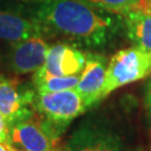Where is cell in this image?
<instances>
[{"instance_id":"cell-1","label":"cell","mask_w":151,"mask_h":151,"mask_svg":"<svg viewBox=\"0 0 151 151\" xmlns=\"http://www.w3.org/2000/svg\"><path fill=\"white\" fill-rule=\"evenodd\" d=\"M44 35L58 36L86 47H101L111 39L116 22L105 11L81 0H44L35 12Z\"/></svg>"},{"instance_id":"cell-2","label":"cell","mask_w":151,"mask_h":151,"mask_svg":"<svg viewBox=\"0 0 151 151\" xmlns=\"http://www.w3.org/2000/svg\"><path fill=\"white\" fill-rule=\"evenodd\" d=\"M151 74V52L138 46L121 49L111 57L106 67L101 100L113 91Z\"/></svg>"},{"instance_id":"cell-3","label":"cell","mask_w":151,"mask_h":151,"mask_svg":"<svg viewBox=\"0 0 151 151\" xmlns=\"http://www.w3.org/2000/svg\"><path fill=\"white\" fill-rule=\"evenodd\" d=\"M64 131L35 112L32 118L10 125V143L20 151H49L57 148Z\"/></svg>"},{"instance_id":"cell-4","label":"cell","mask_w":151,"mask_h":151,"mask_svg":"<svg viewBox=\"0 0 151 151\" xmlns=\"http://www.w3.org/2000/svg\"><path fill=\"white\" fill-rule=\"evenodd\" d=\"M32 108L35 112L63 130L87 110L84 100L74 88L58 92H36Z\"/></svg>"},{"instance_id":"cell-5","label":"cell","mask_w":151,"mask_h":151,"mask_svg":"<svg viewBox=\"0 0 151 151\" xmlns=\"http://www.w3.org/2000/svg\"><path fill=\"white\" fill-rule=\"evenodd\" d=\"M36 91L16 78L0 76V113L9 127L35 114L32 102Z\"/></svg>"},{"instance_id":"cell-6","label":"cell","mask_w":151,"mask_h":151,"mask_svg":"<svg viewBox=\"0 0 151 151\" xmlns=\"http://www.w3.org/2000/svg\"><path fill=\"white\" fill-rule=\"evenodd\" d=\"M49 46L43 37H34L11 43L9 67L16 75L35 73L43 67Z\"/></svg>"},{"instance_id":"cell-7","label":"cell","mask_w":151,"mask_h":151,"mask_svg":"<svg viewBox=\"0 0 151 151\" xmlns=\"http://www.w3.org/2000/svg\"><path fill=\"white\" fill-rule=\"evenodd\" d=\"M86 63V53L72 44H55L49 46L43 68L55 76H70L81 74Z\"/></svg>"},{"instance_id":"cell-8","label":"cell","mask_w":151,"mask_h":151,"mask_svg":"<svg viewBox=\"0 0 151 151\" xmlns=\"http://www.w3.org/2000/svg\"><path fill=\"white\" fill-rule=\"evenodd\" d=\"M106 64L108 62L105 56L95 53H86V63L75 90L84 100L87 109L101 101V92L108 67Z\"/></svg>"},{"instance_id":"cell-9","label":"cell","mask_w":151,"mask_h":151,"mask_svg":"<svg viewBox=\"0 0 151 151\" xmlns=\"http://www.w3.org/2000/svg\"><path fill=\"white\" fill-rule=\"evenodd\" d=\"M66 151H122L119 137L105 128L87 124L76 130L67 141Z\"/></svg>"},{"instance_id":"cell-10","label":"cell","mask_w":151,"mask_h":151,"mask_svg":"<svg viewBox=\"0 0 151 151\" xmlns=\"http://www.w3.org/2000/svg\"><path fill=\"white\" fill-rule=\"evenodd\" d=\"M43 36V28L35 18L27 19L14 12L0 10V39L16 43Z\"/></svg>"},{"instance_id":"cell-11","label":"cell","mask_w":151,"mask_h":151,"mask_svg":"<svg viewBox=\"0 0 151 151\" xmlns=\"http://www.w3.org/2000/svg\"><path fill=\"white\" fill-rule=\"evenodd\" d=\"M123 16L130 40L134 46L151 52V11L139 8L125 12Z\"/></svg>"},{"instance_id":"cell-12","label":"cell","mask_w":151,"mask_h":151,"mask_svg":"<svg viewBox=\"0 0 151 151\" xmlns=\"http://www.w3.org/2000/svg\"><path fill=\"white\" fill-rule=\"evenodd\" d=\"M80 76L81 74L70 76H55L48 74L43 68H39L32 76L34 90L39 93L72 90L77 86Z\"/></svg>"},{"instance_id":"cell-13","label":"cell","mask_w":151,"mask_h":151,"mask_svg":"<svg viewBox=\"0 0 151 151\" xmlns=\"http://www.w3.org/2000/svg\"><path fill=\"white\" fill-rule=\"evenodd\" d=\"M90 7L105 12L124 15L133 9H149V0H81Z\"/></svg>"},{"instance_id":"cell-14","label":"cell","mask_w":151,"mask_h":151,"mask_svg":"<svg viewBox=\"0 0 151 151\" xmlns=\"http://www.w3.org/2000/svg\"><path fill=\"white\" fill-rule=\"evenodd\" d=\"M10 127L5 119V116L0 113V142L10 143Z\"/></svg>"},{"instance_id":"cell-15","label":"cell","mask_w":151,"mask_h":151,"mask_svg":"<svg viewBox=\"0 0 151 151\" xmlns=\"http://www.w3.org/2000/svg\"><path fill=\"white\" fill-rule=\"evenodd\" d=\"M145 104H146L147 109L151 106V81L149 82V84L147 86L146 95H145Z\"/></svg>"},{"instance_id":"cell-16","label":"cell","mask_w":151,"mask_h":151,"mask_svg":"<svg viewBox=\"0 0 151 151\" xmlns=\"http://www.w3.org/2000/svg\"><path fill=\"white\" fill-rule=\"evenodd\" d=\"M0 151H20L18 148L11 143H1L0 142Z\"/></svg>"},{"instance_id":"cell-17","label":"cell","mask_w":151,"mask_h":151,"mask_svg":"<svg viewBox=\"0 0 151 151\" xmlns=\"http://www.w3.org/2000/svg\"><path fill=\"white\" fill-rule=\"evenodd\" d=\"M148 113H149V121H150V124H151V106L148 108Z\"/></svg>"},{"instance_id":"cell-18","label":"cell","mask_w":151,"mask_h":151,"mask_svg":"<svg viewBox=\"0 0 151 151\" xmlns=\"http://www.w3.org/2000/svg\"><path fill=\"white\" fill-rule=\"evenodd\" d=\"M24 1H40V2H42L44 0H24Z\"/></svg>"},{"instance_id":"cell-19","label":"cell","mask_w":151,"mask_h":151,"mask_svg":"<svg viewBox=\"0 0 151 151\" xmlns=\"http://www.w3.org/2000/svg\"><path fill=\"white\" fill-rule=\"evenodd\" d=\"M49 151H60L58 148H55V149H52V150H49Z\"/></svg>"},{"instance_id":"cell-20","label":"cell","mask_w":151,"mask_h":151,"mask_svg":"<svg viewBox=\"0 0 151 151\" xmlns=\"http://www.w3.org/2000/svg\"><path fill=\"white\" fill-rule=\"evenodd\" d=\"M149 10L151 11V0H149Z\"/></svg>"},{"instance_id":"cell-21","label":"cell","mask_w":151,"mask_h":151,"mask_svg":"<svg viewBox=\"0 0 151 151\" xmlns=\"http://www.w3.org/2000/svg\"><path fill=\"white\" fill-rule=\"evenodd\" d=\"M0 76H1V74H0Z\"/></svg>"}]
</instances>
